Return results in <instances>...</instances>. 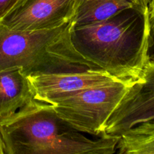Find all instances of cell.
<instances>
[{
    "label": "cell",
    "mask_w": 154,
    "mask_h": 154,
    "mask_svg": "<svg viewBox=\"0 0 154 154\" xmlns=\"http://www.w3.org/2000/svg\"><path fill=\"white\" fill-rule=\"evenodd\" d=\"M147 5L127 8L102 22L72 27L75 51L118 81L131 83L147 63Z\"/></svg>",
    "instance_id": "6da1fadb"
},
{
    "label": "cell",
    "mask_w": 154,
    "mask_h": 154,
    "mask_svg": "<svg viewBox=\"0 0 154 154\" xmlns=\"http://www.w3.org/2000/svg\"><path fill=\"white\" fill-rule=\"evenodd\" d=\"M5 154H112L119 138H88L58 116L52 105L38 102L0 123Z\"/></svg>",
    "instance_id": "7a4b0ae2"
},
{
    "label": "cell",
    "mask_w": 154,
    "mask_h": 154,
    "mask_svg": "<svg viewBox=\"0 0 154 154\" xmlns=\"http://www.w3.org/2000/svg\"><path fill=\"white\" fill-rule=\"evenodd\" d=\"M71 30V21L32 31L11 29L0 23V71L19 68L33 76L101 70L75 51Z\"/></svg>",
    "instance_id": "3957f363"
},
{
    "label": "cell",
    "mask_w": 154,
    "mask_h": 154,
    "mask_svg": "<svg viewBox=\"0 0 154 154\" xmlns=\"http://www.w3.org/2000/svg\"><path fill=\"white\" fill-rule=\"evenodd\" d=\"M130 84L111 81L75 93L52 106L59 117L77 131L100 136Z\"/></svg>",
    "instance_id": "277c9868"
},
{
    "label": "cell",
    "mask_w": 154,
    "mask_h": 154,
    "mask_svg": "<svg viewBox=\"0 0 154 154\" xmlns=\"http://www.w3.org/2000/svg\"><path fill=\"white\" fill-rule=\"evenodd\" d=\"M154 135V63H147L131 82L107 121L102 135Z\"/></svg>",
    "instance_id": "5b68a950"
},
{
    "label": "cell",
    "mask_w": 154,
    "mask_h": 154,
    "mask_svg": "<svg viewBox=\"0 0 154 154\" xmlns=\"http://www.w3.org/2000/svg\"><path fill=\"white\" fill-rule=\"evenodd\" d=\"M76 0H20L0 21L20 31L51 29L72 20Z\"/></svg>",
    "instance_id": "8992f818"
},
{
    "label": "cell",
    "mask_w": 154,
    "mask_h": 154,
    "mask_svg": "<svg viewBox=\"0 0 154 154\" xmlns=\"http://www.w3.org/2000/svg\"><path fill=\"white\" fill-rule=\"evenodd\" d=\"M29 78L34 87L35 99L51 105L86 89L118 81L102 70L38 75Z\"/></svg>",
    "instance_id": "52a82bcc"
},
{
    "label": "cell",
    "mask_w": 154,
    "mask_h": 154,
    "mask_svg": "<svg viewBox=\"0 0 154 154\" xmlns=\"http://www.w3.org/2000/svg\"><path fill=\"white\" fill-rule=\"evenodd\" d=\"M29 76L19 68L0 71V123L38 102Z\"/></svg>",
    "instance_id": "ba28073f"
},
{
    "label": "cell",
    "mask_w": 154,
    "mask_h": 154,
    "mask_svg": "<svg viewBox=\"0 0 154 154\" xmlns=\"http://www.w3.org/2000/svg\"><path fill=\"white\" fill-rule=\"evenodd\" d=\"M138 4L141 3L135 0H76L71 20L72 27L76 28L102 22Z\"/></svg>",
    "instance_id": "9c48e42d"
},
{
    "label": "cell",
    "mask_w": 154,
    "mask_h": 154,
    "mask_svg": "<svg viewBox=\"0 0 154 154\" xmlns=\"http://www.w3.org/2000/svg\"><path fill=\"white\" fill-rule=\"evenodd\" d=\"M116 153L154 154V135L123 134L119 138Z\"/></svg>",
    "instance_id": "30bf717a"
},
{
    "label": "cell",
    "mask_w": 154,
    "mask_h": 154,
    "mask_svg": "<svg viewBox=\"0 0 154 154\" xmlns=\"http://www.w3.org/2000/svg\"><path fill=\"white\" fill-rule=\"evenodd\" d=\"M20 0H0V21L14 8Z\"/></svg>",
    "instance_id": "8fae6325"
},
{
    "label": "cell",
    "mask_w": 154,
    "mask_h": 154,
    "mask_svg": "<svg viewBox=\"0 0 154 154\" xmlns=\"http://www.w3.org/2000/svg\"><path fill=\"white\" fill-rule=\"evenodd\" d=\"M0 154H5V152H4V145H3L2 140L1 134H0Z\"/></svg>",
    "instance_id": "7c38bea8"
},
{
    "label": "cell",
    "mask_w": 154,
    "mask_h": 154,
    "mask_svg": "<svg viewBox=\"0 0 154 154\" xmlns=\"http://www.w3.org/2000/svg\"><path fill=\"white\" fill-rule=\"evenodd\" d=\"M135 1L137 2H138V3H141V4L147 5L150 0H135Z\"/></svg>",
    "instance_id": "4fadbf2b"
}]
</instances>
